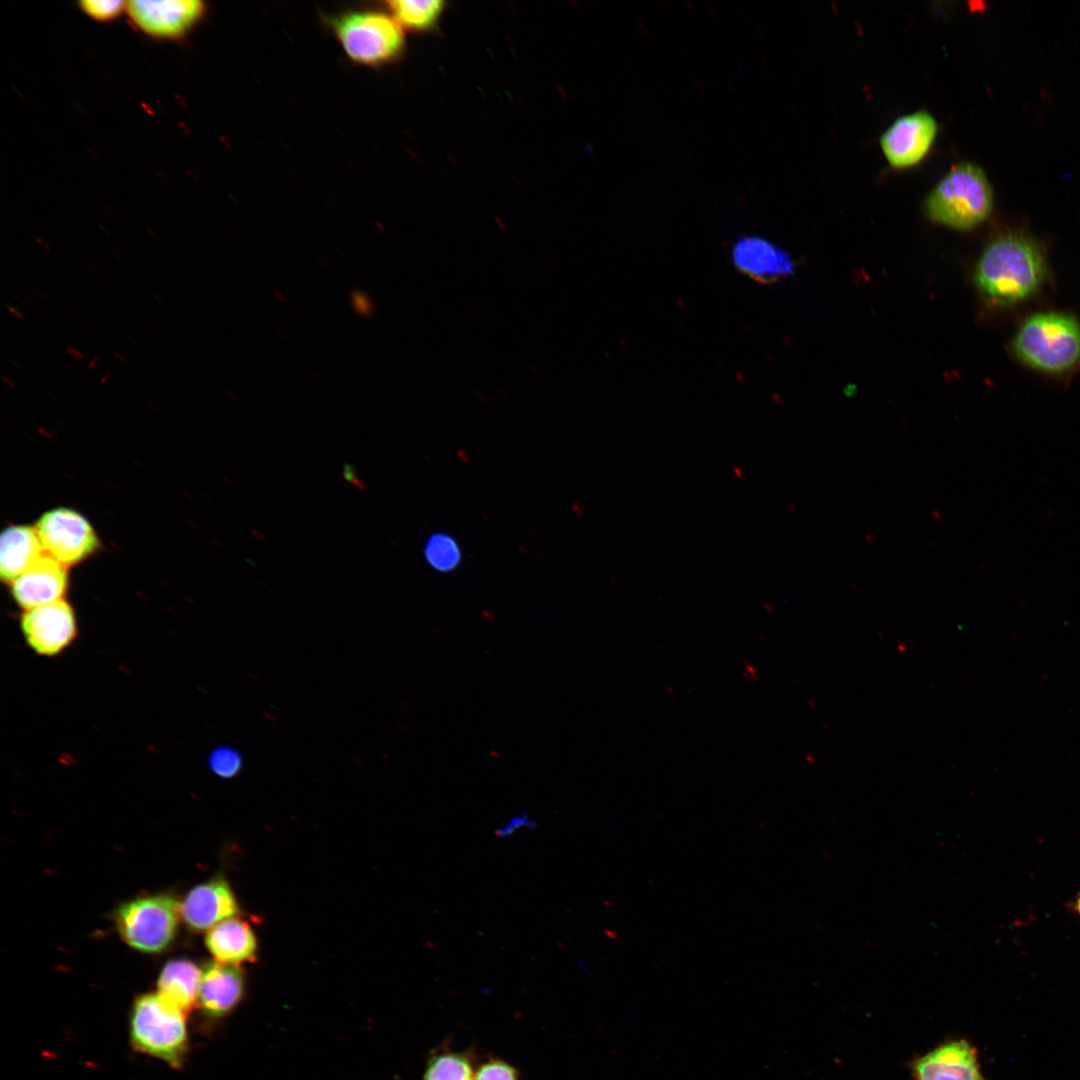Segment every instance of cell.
Segmentation results:
<instances>
[{"label":"cell","mask_w":1080,"mask_h":1080,"mask_svg":"<svg viewBox=\"0 0 1080 1080\" xmlns=\"http://www.w3.org/2000/svg\"><path fill=\"white\" fill-rule=\"evenodd\" d=\"M1045 272L1039 247L1024 236L1007 234L986 246L977 262L975 282L988 301L1011 305L1034 294Z\"/></svg>","instance_id":"obj_1"},{"label":"cell","mask_w":1080,"mask_h":1080,"mask_svg":"<svg viewBox=\"0 0 1080 1080\" xmlns=\"http://www.w3.org/2000/svg\"><path fill=\"white\" fill-rule=\"evenodd\" d=\"M993 207V190L981 167L961 162L938 181L924 202L926 216L954 230H970L982 223Z\"/></svg>","instance_id":"obj_2"},{"label":"cell","mask_w":1080,"mask_h":1080,"mask_svg":"<svg viewBox=\"0 0 1080 1080\" xmlns=\"http://www.w3.org/2000/svg\"><path fill=\"white\" fill-rule=\"evenodd\" d=\"M1012 348L1033 369L1051 374L1066 372L1080 361V325L1064 313L1034 314L1017 330Z\"/></svg>","instance_id":"obj_3"},{"label":"cell","mask_w":1080,"mask_h":1080,"mask_svg":"<svg viewBox=\"0 0 1080 1080\" xmlns=\"http://www.w3.org/2000/svg\"><path fill=\"white\" fill-rule=\"evenodd\" d=\"M133 1047L178 1068L188 1049L185 1012L159 993L138 996L130 1011Z\"/></svg>","instance_id":"obj_4"},{"label":"cell","mask_w":1080,"mask_h":1080,"mask_svg":"<svg viewBox=\"0 0 1080 1080\" xmlns=\"http://www.w3.org/2000/svg\"><path fill=\"white\" fill-rule=\"evenodd\" d=\"M329 24L346 55L357 64L384 65L404 48L403 29L384 12L349 11L331 17Z\"/></svg>","instance_id":"obj_5"},{"label":"cell","mask_w":1080,"mask_h":1080,"mask_svg":"<svg viewBox=\"0 0 1080 1080\" xmlns=\"http://www.w3.org/2000/svg\"><path fill=\"white\" fill-rule=\"evenodd\" d=\"M180 918V903L167 893L132 899L114 913L121 938L144 953L166 950L175 939Z\"/></svg>","instance_id":"obj_6"},{"label":"cell","mask_w":1080,"mask_h":1080,"mask_svg":"<svg viewBox=\"0 0 1080 1080\" xmlns=\"http://www.w3.org/2000/svg\"><path fill=\"white\" fill-rule=\"evenodd\" d=\"M45 554L64 566L76 564L97 547V536L79 513L58 508L44 513L35 527Z\"/></svg>","instance_id":"obj_7"},{"label":"cell","mask_w":1080,"mask_h":1080,"mask_svg":"<svg viewBox=\"0 0 1080 1080\" xmlns=\"http://www.w3.org/2000/svg\"><path fill=\"white\" fill-rule=\"evenodd\" d=\"M126 12L145 34L158 39H179L199 23L206 12L201 0H132Z\"/></svg>","instance_id":"obj_8"},{"label":"cell","mask_w":1080,"mask_h":1080,"mask_svg":"<svg viewBox=\"0 0 1080 1080\" xmlns=\"http://www.w3.org/2000/svg\"><path fill=\"white\" fill-rule=\"evenodd\" d=\"M20 626L26 643L41 656L60 654L77 636L75 613L64 599L25 610Z\"/></svg>","instance_id":"obj_9"},{"label":"cell","mask_w":1080,"mask_h":1080,"mask_svg":"<svg viewBox=\"0 0 1080 1080\" xmlns=\"http://www.w3.org/2000/svg\"><path fill=\"white\" fill-rule=\"evenodd\" d=\"M937 131L935 118L919 110L897 118L881 135L880 146L891 167L909 168L925 158Z\"/></svg>","instance_id":"obj_10"},{"label":"cell","mask_w":1080,"mask_h":1080,"mask_svg":"<svg viewBox=\"0 0 1080 1080\" xmlns=\"http://www.w3.org/2000/svg\"><path fill=\"white\" fill-rule=\"evenodd\" d=\"M238 911L237 898L230 884L221 876L195 886L180 903L181 918L186 927L194 932L210 930L234 917Z\"/></svg>","instance_id":"obj_11"},{"label":"cell","mask_w":1080,"mask_h":1080,"mask_svg":"<svg viewBox=\"0 0 1080 1080\" xmlns=\"http://www.w3.org/2000/svg\"><path fill=\"white\" fill-rule=\"evenodd\" d=\"M909 1067L916 1080H986L975 1047L964 1039L942 1042L914 1059Z\"/></svg>","instance_id":"obj_12"},{"label":"cell","mask_w":1080,"mask_h":1080,"mask_svg":"<svg viewBox=\"0 0 1080 1080\" xmlns=\"http://www.w3.org/2000/svg\"><path fill=\"white\" fill-rule=\"evenodd\" d=\"M67 585L66 566L44 554L11 583V593L25 611L63 600Z\"/></svg>","instance_id":"obj_13"},{"label":"cell","mask_w":1080,"mask_h":1080,"mask_svg":"<svg viewBox=\"0 0 1080 1080\" xmlns=\"http://www.w3.org/2000/svg\"><path fill=\"white\" fill-rule=\"evenodd\" d=\"M244 993V976L238 965L210 962L202 970L198 1003L210 1017L228 1014Z\"/></svg>","instance_id":"obj_14"},{"label":"cell","mask_w":1080,"mask_h":1080,"mask_svg":"<svg viewBox=\"0 0 1080 1080\" xmlns=\"http://www.w3.org/2000/svg\"><path fill=\"white\" fill-rule=\"evenodd\" d=\"M205 945L217 961L232 965L254 961L258 952L253 928L238 917H230L212 927L206 934Z\"/></svg>","instance_id":"obj_15"},{"label":"cell","mask_w":1080,"mask_h":1080,"mask_svg":"<svg viewBox=\"0 0 1080 1080\" xmlns=\"http://www.w3.org/2000/svg\"><path fill=\"white\" fill-rule=\"evenodd\" d=\"M733 260L741 271L759 281L775 280L792 270L791 259L783 250L757 237L740 239L734 246Z\"/></svg>","instance_id":"obj_16"},{"label":"cell","mask_w":1080,"mask_h":1080,"mask_svg":"<svg viewBox=\"0 0 1080 1080\" xmlns=\"http://www.w3.org/2000/svg\"><path fill=\"white\" fill-rule=\"evenodd\" d=\"M44 554L35 528L18 525L5 529L0 541L1 578L12 583Z\"/></svg>","instance_id":"obj_17"},{"label":"cell","mask_w":1080,"mask_h":1080,"mask_svg":"<svg viewBox=\"0 0 1080 1080\" xmlns=\"http://www.w3.org/2000/svg\"><path fill=\"white\" fill-rule=\"evenodd\" d=\"M201 977L202 970L193 961L185 958L170 960L160 972L158 993L187 1012L198 1002Z\"/></svg>","instance_id":"obj_18"},{"label":"cell","mask_w":1080,"mask_h":1080,"mask_svg":"<svg viewBox=\"0 0 1080 1080\" xmlns=\"http://www.w3.org/2000/svg\"><path fill=\"white\" fill-rule=\"evenodd\" d=\"M474 1056L467 1051H455L441 1046L429 1056L422 1080H474Z\"/></svg>","instance_id":"obj_19"},{"label":"cell","mask_w":1080,"mask_h":1080,"mask_svg":"<svg viewBox=\"0 0 1080 1080\" xmlns=\"http://www.w3.org/2000/svg\"><path fill=\"white\" fill-rule=\"evenodd\" d=\"M385 4L399 26L410 31L432 27L444 9V2L439 0H394Z\"/></svg>","instance_id":"obj_20"},{"label":"cell","mask_w":1080,"mask_h":1080,"mask_svg":"<svg viewBox=\"0 0 1080 1080\" xmlns=\"http://www.w3.org/2000/svg\"><path fill=\"white\" fill-rule=\"evenodd\" d=\"M423 552L429 566L440 572L453 571L462 561V551L456 539L442 532L429 536Z\"/></svg>","instance_id":"obj_21"},{"label":"cell","mask_w":1080,"mask_h":1080,"mask_svg":"<svg viewBox=\"0 0 1080 1080\" xmlns=\"http://www.w3.org/2000/svg\"><path fill=\"white\" fill-rule=\"evenodd\" d=\"M208 765L216 776L229 779L241 772L243 759L236 749L229 746H220L210 753Z\"/></svg>","instance_id":"obj_22"},{"label":"cell","mask_w":1080,"mask_h":1080,"mask_svg":"<svg viewBox=\"0 0 1080 1080\" xmlns=\"http://www.w3.org/2000/svg\"><path fill=\"white\" fill-rule=\"evenodd\" d=\"M81 10L96 21L108 22L126 12L127 1L85 0L79 2Z\"/></svg>","instance_id":"obj_23"},{"label":"cell","mask_w":1080,"mask_h":1080,"mask_svg":"<svg viewBox=\"0 0 1080 1080\" xmlns=\"http://www.w3.org/2000/svg\"><path fill=\"white\" fill-rule=\"evenodd\" d=\"M474 1080H520L519 1071L511 1063L490 1057L476 1067Z\"/></svg>","instance_id":"obj_24"},{"label":"cell","mask_w":1080,"mask_h":1080,"mask_svg":"<svg viewBox=\"0 0 1080 1080\" xmlns=\"http://www.w3.org/2000/svg\"><path fill=\"white\" fill-rule=\"evenodd\" d=\"M538 826V822L527 812H519L513 815L507 822L499 826L495 830V835L500 838H508L514 836L518 831L535 830Z\"/></svg>","instance_id":"obj_25"},{"label":"cell","mask_w":1080,"mask_h":1080,"mask_svg":"<svg viewBox=\"0 0 1080 1080\" xmlns=\"http://www.w3.org/2000/svg\"><path fill=\"white\" fill-rule=\"evenodd\" d=\"M353 311L362 318H370L374 314V305L369 295L363 290H354L350 297Z\"/></svg>","instance_id":"obj_26"},{"label":"cell","mask_w":1080,"mask_h":1080,"mask_svg":"<svg viewBox=\"0 0 1080 1080\" xmlns=\"http://www.w3.org/2000/svg\"><path fill=\"white\" fill-rule=\"evenodd\" d=\"M89 273L96 279H100L105 273L104 269L93 261H89Z\"/></svg>","instance_id":"obj_27"},{"label":"cell","mask_w":1080,"mask_h":1080,"mask_svg":"<svg viewBox=\"0 0 1080 1080\" xmlns=\"http://www.w3.org/2000/svg\"><path fill=\"white\" fill-rule=\"evenodd\" d=\"M65 351L69 356H71L75 360L82 361V360L85 359V355L83 354V352L80 351L79 349L75 348V347H71V346L66 347Z\"/></svg>","instance_id":"obj_28"},{"label":"cell","mask_w":1080,"mask_h":1080,"mask_svg":"<svg viewBox=\"0 0 1080 1080\" xmlns=\"http://www.w3.org/2000/svg\"><path fill=\"white\" fill-rule=\"evenodd\" d=\"M7 309L9 310V312L11 314L16 316L17 318H19L21 320L25 319V314H23V312H21L19 309L15 308V307H13L11 305H7Z\"/></svg>","instance_id":"obj_29"},{"label":"cell","mask_w":1080,"mask_h":1080,"mask_svg":"<svg viewBox=\"0 0 1080 1080\" xmlns=\"http://www.w3.org/2000/svg\"><path fill=\"white\" fill-rule=\"evenodd\" d=\"M113 356L123 365L128 364V359L120 352H113Z\"/></svg>","instance_id":"obj_30"},{"label":"cell","mask_w":1080,"mask_h":1080,"mask_svg":"<svg viewBox=\"0 0 1080 1080\" xmlns=\"http://www.w3.org/2000/svg\"><path fill=\"white\" fill-rule=\"evenodd\" d=\"M35 240H36V242H37V243H39V244H41V245H42V247H43V250H44L45 252H51V251H52V248H51V246L49 245V243H48V242L44 241V239H41V238H36Z\"/></svg>","instance_id":"obj_31"},{"label":"cell","mask_w":1080,"mask_h":1080,"mask_svg":"<svg viewBox=\"0 0 1080 1080\" xmlns=\"http://www.w3.org/2000/svg\"><path fill=\"white\" fill-rule=\"evenodd\" d=\"M100 359H101V355H100V354H97V355H95V356H94V357L92 358V360H91V361L89 362V364H88V366H87V369H88V370H92V369H93V368L95 367V365H97V364H98V362L100 361Z\"/></svg>","instance_id":"obj_32"},{"label":"cell","mask_w":1080,"mask_h":1080,"mask_svg":"<svg viewBox=\"0 0 1080 1080\" xmlns=\"http://www.w3.org/2000/svg\"><path fill=\"white\" fill-rule=\"evenodd\" d=\"M25 299L29 304L33 305L34 307H36V308L40 307L39 302L33 296L27 295V296H25Z\"/></svg>","instance_id":"obj_33"},{"label":"cell","mask_w":1080,"mask_h":1080,"mask_svg":"<svg viewBox=\"0 0 1080 1080\" xmlns=\"http://www.w3.org/2000/svg\"><path fill=\"white\" fill-rule=\"evenodd\" d=\"M30 291L41 299H46L45 295L36 287H30Z\"/></svg>","instance_id":"obj_34"},{"label":"cell","mask_w":1080,"mask_h":1080,"mask_svg":"<svg viewBox=\"0 0 1080 1080\" xmlns=\"http://www.w3.org/2000/svg\"><path fill=\"white\" fill-rule=\"evenodd\" d=\"M528 370L533 376H540V373H539L537 367L529 365Z\"/></svg>","instance_id":"obj_35"},{"label":"cell","mask_w":1080,"mask_h":1080,"mask_svg":"<svg viewBox=\"0 0 1080 1080\" xmlns=\"http://www.w3.org/2000/svg\"><path fill=\"white\" fill-rule=\"evenodd\" d=\"M1 379H2V381H4L5 383H7V384H8L9 386H11V387H15V386H16V385H15V383H14V382H13V381H12V380H11V379L9 378V377H7V376H2V378H1Z\"/></svg>","instance_id":"obj_36"},{"label":"cell","mask_w":1080,"mask_h":1080,"mask_svg":"<svg viewBox=\"0 0 1080 1080\" xmlns=\"http://www.w3.org/2000/svg\"><path fill=\"white\" fill-rule=\"evenodd\" d=\"M110 376H111V372L105 373L104 376L102 377V379L100 380V384L101 385L104 384Z\"/></svg>","instance_id":"obj_37"},{"label":"cell","mask_w":1080,"mask_h":1080,"mask_svg":"<svg viewBox=\"0 0 1080 1080\" xmlns=\"http://www.w3.org/2000/svg\"><path fill=\"white\" fill-rule=\"evenodd\" d=\"M1076 907H1077V910H1078V912L1080 914V896H1079V898L1077 900Z\"/></svg>","instance_id":"obj_38"}]
</instances>
